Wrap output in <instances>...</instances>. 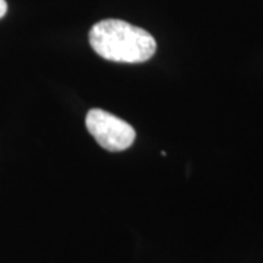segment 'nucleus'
I'll list each match as a JSON object with an SVG mask.
<instances>
[{"label":"nucleus","mask_w":263,"mask_h":263,"mask_svg":"<svg viewBox=\"0 0 263 263\" xmlns=\"http://www.w3.org/2000/svg\"><path fill=\"white\" fill-rule=\"evenodd\" d=\"M91 47L98 56L119 63H142L157 51V41L148 31L120 19H105L89 32Z\"/></svg>","instance_id":"f257e3e1"},{"label":"nucleus","mask_w":263,"mask_h":263,"mask_svg":"<svg viewBox=\"0 0 263 263\" xmlns=\"http://www.w3.org/2000/svg\"><path fill=\"white\" fill-rule=\"evenodd\" d=\"M86 129L104 149L120 152L132 146L136 138V132L129 123L117 116L92 108L86 114Z\"/></svg>","instance_id":"f03ea898"},{"label":"nucleus","mask_w":263,"mask_h":263,"mask_svg":"<svg viewBox=\"0 0 263 263\" xmlns=\"http://www.w3.org/2000/svg\"><path fill=\"white\" fill-rule=\"evenodd\" d=\"M8 12V5L5 0H0V18H3Z\"/></svg>","instance_id":"7ed1b4c3"}]
</instances>
